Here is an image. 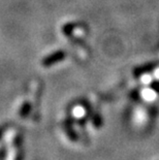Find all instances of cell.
Wrapping results in <instances>:
<instances>
[{
	"label": "cell",
	"mask_w": 159,
	"mask_h": 160,
	"mask_svg": "<svg viewBox=\"0 0 159 160\" xmlns=\"http://www.w3.org/2000/svg\"><path fill=\"white\" fill-rule=\"evenodd\" d=\"M63 57H64V54L62 52H57V53L54 54L53 56L47 58V59L45 60V64H46V65H51V64H53L54 62H55V61L61 60Z\"/></svg>",
	"instance_id": "obj_1"
},
{
	"label": "cell",
	"mask_w": 159,
	"mask_h": 160,
	"mask_svg": "<svg viewBox=\"0 0 159 160\" xmlns=\"http://www.w3.org/2000/svg\"><path fill=\"white\" fill-rule=\"evenodd\" d=\"M16 158H17V150L15 148L9 149L5 160H16Z\"/></svg>",
	"instance_id": "obj_2"
}]
</instances>
